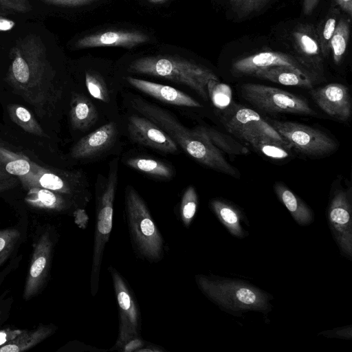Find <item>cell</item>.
Here are the masks:
<instances>
[{"label":"cell","mask_w":352,"mask_h":352,"mask_svg":"<svg viewBox=\"0 0 352 352\" xmlns=\"http://www.w3.org/2000/svg\"><path fill=\"white\" fill-rule=\"evenodd\" d=\"M137 111L164 131L188 155L214 170L238 178L237 168L230 164L222 152L197 127L190 129L169 111L139 98L131 100Z\"/></svg>","instance_id":"obj_1"},{"label":"cell","mask_w":352,"mask_h":352,"mask_svg":"<svg viewBox=\"0 0 352 352\" xmlns=\"http://www.w3.org/2000/svg\"><path fill=\"white\" fill-rule=\"evenodd\" d=\"M9 56V83L32 104L45 100L47 63L46 47L41 37L30 34L18 40L10 49Z\"/></svg>","instance_id":"obj_2"},{"label":"cell","mask_w":352,"mask_h":352,"mask_svg":"<svg viewBox=\"0 0 352 352\" xmlns=\"http://www.w3.org/2000/svg\"><path fill=\"white\" fill-rule=\"evenodd\" d=\"M195 283L201 292L221 310L241 317L249 311L267 315L272 309L273 296L258 287L236 278L197 274Z\"/></svg>","instance_id":"obj_3"},{"label":"cell","mask_w":352,"mask_h":352,"mask_svg":"<svg viewBox=\"0 0 352 352\" xmlns=\"http://www.w3.org/2000/svg\"><path fill=\"white\" fill-rule=\"evenodd\" d=\"M125 217L130 239L136 254L149 263H157L164 256V240L148 208L131 186L124 192Z\"/></svg>","instance_id":"obj_4"},{"label":"cell","mask_w":352,"mask_h":352,"mask_svg":"<svg viewBox=\"0 0 352 352\" xmlns=\"http://www.w3.org/2000/svg\"><path fill=\"white\" fill-rule=\"evenodd\" d=\"M128 71L164 78L185 85L205 100L209 99V81L219 80L217 76L208 69L186 59L170 56H153L138 58L129 65Z\"/></svg>","instance_id":"obj_5"},{"label":"cell","mask_w":352,"mask_h":352,"mask_svg":"<svg viewBox=\"0 0 352 352\" xmlns=\"http://www.w3.org/2000/svg\"><path fill=\"white\" fill-rule=\"evenodd\" d=\"M118 170V159H115L111 162L107 182L96 192L95 232L90 272V291L93 297L98 291L103 254L113 227Z\"/></svg>","instance_id":"obj_6"},{"label":"cell","mask_w":352,"mask_h":352,"mask_svg":"<svg viewBox=\"0 0 352 352\" xmlns=\"http://www.w3.org/2000/svg\"><path fill=\"white\" fill-rule=\"evenodd\" d=\"M240 93L250 104L269 113L316 115L305 99L279 88L244 83L240 86Z\"/></svg>","instance_id":"obj_7"},{"label":"cell","mask_w":352,"mask_h":352,"mask_svg":"<svg viewBox=\"0 0 352 352\" xmlns=\"http://www.w3.org/2000/svg\"><path fill=\"white\" fill-rule=\"evenodd\" d=\"M270 124L289 143L301 153L320 157L337 150L336 141L326 133L298 122L272 120Z\"/></svg>","instance_id":"obj_8"},{"label":"cell","mask_w":352,"mask_h":352,"mask_svg":"<svg viewBox=\"0 0 352 352\" xmlns=\"http://www.w3.org/2000/svg\"><path fill=\"white\" fill-rule=\"evenodd\" d=\"M351 191L336 188L329 199L327 210L329 228L340 254L352 260V219Z\"/></svg>","instance_id":"obj_9"},{"label":"cell","mask_w":352,"mask_h":352,"mask_svg":"<svg viewBox=\"0 0 352 352\" xmlns=\"http://www.w3.org/2000/svg\"><path fill=\"white\" fill-rule=\"evenodd\" d=\"M118 306V334L116 343L141 336V313L135 294L122 275L113 266L109 267Z\"/></svg>","instance_id":"obj_10"},{"label":"cell","mask_w":352,"mask_h":352,"mask_svg":"<svg viewBox=\"0 0 352 352\" xmlns=\"http://www.w3.org/2000/svg\"><path fill=\"white\" fill-rule=\"evenodd\" d=\"M226 130L239 139L248 142L257 137H267L289 144L256 111L243 106H235L223 118Z\"/></svg>","instance_id":"obj_11"},{"label":"cell","mask_w":352,"mask_h":352,"mask_svg":"<svg viewBox=\"0 0 352 352\" xmlns=\"http://www.w3.org/2000/svg\"><path fill=\"white\" fill-rule=\"evenodd\" d=\"M54 236L51 230H47L34 243L23 295L25 300L37 295L47 281L55 244Z\"/></svg>","instance_id":"obj_12"},{"label":"cell","mask_w":352,"mask_h":352,"mask_svg":"<svg viewBox=\"0 0 352 352\" xmlns=\"http://www.w3.org/2000/svg\"><path fill=\"white\" fill-rule=\"evenodd\" d=\"M294 56L311 73L320 77L324 72V56L321 52L316 27L311 23H300L292 33Z\"/></svg>","instance_id":"obj_13"},{"label":"cell","mask_w":352,"mask_h":352,"mask_svg":"<svg viewBox=\"0 0 352 352\" xmlns=\"http://www.w3.org/2000/svg\"><path fill=\"white\" fill-rule=\"evenodd\" d=\"M275 66H285L296 69L319 80V77L305 67L294 56L277 52H261L239 58L232 64L231 72L234 76H252L261 69Z\"/></svg>","instance_id":"obj_14"},{"label":"cell","mask_w":352,"mask_h":352,"mask_svg":"<svg viewBox=\"0 0 352 352\" xmlns=\"http://www.w3.org/2000/svg\"><path fill=\"white\" fill-rule=\"evenodd\" d=\"M310 94L316 104L327 115L340 121H347L352 112L351 99L347 87L329 83L312 89Z\"/></svg>","instance_id":"obj_15"},{"label":"cell","mask_w":352,"mask_h":352,"mask_svg":"<svg viewBox=\"0 0 352 352\" xmlns=\"http://www.w3.org/2000/svg\"><path fill=\"white\" fill-rule=\"evenodd\" d=\"M127 126L131 138L135 142L164 153H175L178 151L174 140L146 117L129 116Z\"/></svg>","instance_id":"obj_16"},{"label":"cell","mask_w":352,"mask_h":352,"mask_svg":"<svg viewBox=\"0 0 352 352\" xmlns=\"http://www.w3.org/2000/svg\"><path fill=\"white\" fill-rule=\"evenodd\" d=\"M117 129L114 122L107 123L82 138L73 147L72 156L87 159L100 154L116 141Z\"/></svg>","instance_id":"obj_17"},{"label":"cell","mask_w":352,"mask_h":352,"mask_svg":"<svg viewBox=\"0 0 352 352\" xmlns=\"http://www.w3.org/2000/svg\"><path fill=\"white\" fill-rule=\"evenodd\" d=\"M148 36L137 31L108 30L78 39L75 43L77 48L105 46H120L132 48L146 43Z\"/></svg>","instance_id":"obj_18"},{"label":"cell","mask_w":352,"mask_h":352,"mask_svg":"<svg viewBox=\"0 0 352 352\" xmlns=\"http://www.w3.org/2000/svg\"><path fill=\"white\" fill-rule=\"evenodd\" d=\"M126 80L135 89L162 102L181 107H201L198 101L175 87L131 76H127Z\"/></svg>","instance_id":"obj_19"},{"label":"cell","mask_w":352,"mask_h":352,"mask_svg":"<svg viewBox=\"0 0 352 352\" xmlns=\"http://www.w3.org/2000/svg\"><path fill=\"white\" fill-rule=\"evenodd\" d=\"M252 76L283 85L307 89H311L315 82L319 80L296 69L285 66L261 69L256 71Z\"/></svg>","instance_id":"obj_20"},{"label":"cell","mask_w":352,"mask_h":352,"mask_svg":"<svg viewBox=\"0 0 352 352\" xmlns=\"http://www.w3.org/2000/svg\"><path fill=\"white\" fill-rule=\"evenodd\" d=\"M210 206L219 221L234 237L243 239L248 235L243 228V222L247 219L235 206L221 199L210 201Z\"/></svg>","instance_id":"obj_21"},{"label":"cell","mask_w":352,"mask_h":352,"mask_svg":"<svg viewBox=\"0 0 352 352\" xmlns=\"http://www.w3.org/2000/svg\"><path fill=\"white\" fill-rule=\"evenodd\" d=\"M274 190L279 201L299 226H307L314 222V213L311 208L284 184L275 183Z\"/></svg>","instance_id":"obj_22"},{"label":"cell","mask_w":352,"mask_h":352,"mask_svg":"<svg viewBox=\"0 0 352 352\" xmlns=\"http://www.w3.org/2000/svg\"><path fill=\"white\" fill-rule=\"evenodd\" d=\"M56 329L52 324H41L32 330L22 329L21 333L14 339L0 346V352L25 351L50 336Z\"/></svg>","instance_id":"obj_23"},{"label":"cell","mask_w":352,"mask_h":352,"mask_svg":"<svg viewBox=\"0 0 352 352\" xmlns=\"http://www.w3.org/2000/svg\"><path fill=\"white\" fill-rule=\"evenodd\" d=\"M70 119L75 129L85 131L98 119V113L92 102L82 94H75L72 100Z\"/></svg>","instance_id":"obj_24"},{"label":"cell","mask_w":352,"mask_h":352,"mask_svg":"<svg viewBox=\"0 0 352 352\" xmlns=\"http://www.w3.org/2000/svg\"><path fill=\"white\" fill-rule=\"evenodd\" d=\"M32 206L58 212L75 210L83 208L78 202L69 198H65L47 189H38L31 192L27 199Z\"/></svg>","instance_id":"obj_25"},{"label":"cell","mask_w":352,"mask_h":352,"mask_svg":"<svg viewBox=\"0 0 352 352\" xmlns=\"http://www.w3.org/2000/svg\"><path fill=\"white\" fill-rule=\"evenodd\" d=\"M248 143L259 153L273 160H281L292 155V146L289 144L272 138L257 137Z\"/></svg>","instance_id":"obj_26"},{"label":"cell","mask_w":352,"mask_h":352,"mask_svg":"<svg viewBox=\"0 0 352 352\" xmlns=\"http://www.w3.org/2000/svg\"><path fill=\"white\" fill-rule=\"evenodd\" d=\"M197 128L202 131L221 151L232 155L249 153L248 148L231 138V136L224 134L216 129L204 126H198Z\"/></svg>","instance_id":"obj_27"},{"label":"cell","mask_w":352,"mask_h":352,"mask_svg":"<svg viewBox=\"0 0 352 352\" xmlns=\"http://www.w3.org/2000/svg\"><path fill=\"white\" fill-rule=\"evenodd\" d=\"M126 164L140 172L160 179H170L174 175L173 168L163 162L147 157H131Z\"/></svg>","instance_id":"obj_28"},{"label":"cell","mask_w":352,"mask_h":352,"mask_svg":"<svg viewBox=\"0 0 352 352\" xmlns=\"http://www.w3.org/2000/svg\"><path fill=\"white\" fill-rule=\"evenodd\" d=\"M340 18V12L338 8L331 6L324 18L316 27L322 54L324 58L329 54L330 41Z\"/></svg>","instance_id":"obj_29"},{"label":"cell","mask_w":352,"mask_h":352,"mask_svg":"<svg viewBox=\"0 0 352 352\" xmlns=\"http://www.w3.org/2000/svg\"><path fill=\"white\" fill-rule=\"evenodd\" d=\"M350 19H339L330 41L333 61L339 64L346 52L350 33Z\"/></svg>","instance_id":"obj_30"},{"label":"cell","mask_w":352,"mask_h":352,"mask_svg":"<svg viewBox=\"0 0 352 352\" xmlns=\"http://www.w3.org/2000/svg\"><path fill=\"white\" fill-rule=\"evenodd\" d=\"M23 238L20 228H8L0 230V267L16 254Z\"/></svg>","instance_id":"obj_31"},{"label":"cell","mask_w":352,"mask_h":352,"mask_svg":"<svg viewBox=\"0 0 352 352\" xmlns=\"http://www.w3.org/2000/svg\"><path fill=\"white\" fill-rule=\"evenodd\" d=\"M198 207V196L195 188L189 186L184 191L180 204V218L183 225L189 228Z\"/></svg>","instance_id":"obj_32"},{"label":"cell","mask_w":352,"mask_h":352,"mask_svg":"<svg viewBox=\"0 0 352 352\" xmlns=\"http://www.w3.org/2000/svg\"><path fill=\"white\" fill-rule=\"evenodd\" d=\"M85 84L91 96L104 102L110 100L109 90L102 77L98 73L89 71L85 74Z\"/></svg>","instance_id":"obj_33"},{"label":"cell","mask_w":352,"mask_h":352,"mask_svg":"<svg viewBox=\"0 0 352 352\" xmlns=\"http://www.w3.org/2000/svg\"><path fill=\"white\" fill-rule=\"evenodd\" d=\"M208 91L209 97H211L215 106L219 108H224L231 102L232 94L230 87L220 83L219 80H210L208 84Z\"/></svg>","instance_id":"obj_34"},{"label":"cell","mask_w":352,"mask_h":352,"mask_svg":"<svg viewBox=\"0 0 352 352\" xmlns=\"http://www.w3.org/2000/svg\"><path fill=\"white\" fill-rule=\"evenodd\" d=\"M270 0H229L232 10L244 17L262 9Z\"/></svg>","instance_id":"obj_35"},{"label":"cell","mask_w":352,"mask_h":352,"mask_svg":"<svg viewBox=\"0 0 352 352\" xmlns=\"http://www.w3.org/2000/svg\"><path fill=\"white\" fill-rule=\"evenodd\" d=\"M14 116L12 117L16 118L14 121L22 128L37 135L42 133L41 127L35 120L33 119L29 111L25 108L21 106H16L14 109Z\"/></svg>","instance_id":"obj_36"},{"label":"cell","mask_w":352,"mask_h":352,"mask_svg":"<svg viewBox=\"0 0 352 352\" xmlns=\"http://www.w3.org/2000/svg\"><path fill=\"white\" fill-rule=\"evenodd\" d=\"M32 9L28 0H0V16L26 13Z\"/></svg>","instance_id":"obj_37"},{"label":"cell","mask_w":352,"mask_h":352,"mask_svg":"<svg viewBox=\"0 0 352 352\" xmlns=\"http://www.w3.org/2000/svg\"><path fill=\"white\" fill-rule=\"evenodd\" d=\"M14 268L12 265H10L0 274V287L6 276ZM12 303V300L11 296H8L6 292L0 293V327L3 325L4 322L6 321L9 316Z\"/></svg>","instance_id":"obj_38"},{"label":"cell","mask_w":352,"mask_h":352,"mask_svg":"<svg viewBox=\"0 0 352 352\" xmlns=\"http://www.w3.org/2000/svg\"><path fill=\"white\" fill-rule=\"evenodd\" d=\"M147 342L144 340L142 336H131L124 341L115 343L109 351H118L122 352H138Z\"/></svg>","instance_id":"obj_39"},{"label":"cell","mask_w":352,"mask_h":352,"mask_svg":"<svg viewBox=\"0 0 352 352\" xmlns=\"http://www.w3.org/2000/svg\"><path fill=\"white\" fill-rule=\"evenodd\" d=\"M30 168V164L25 160H16L10 162L6 166L8 173L15 175L27 174Z\"/></svg>","instance_id":"obj_40"},{"label":"cell","mask_w":352,"mask_h":352,"mask_svg":"<svg viewBox=\"0 0 352 352\" xmlns=\"http://www.w3.org/2000/svg\"><path fill=\"white\" fill-rule=\"evenodd\" d=\"M42 1L58 6L76 7L91 3L96 0H41Z\"/></svg>","instance_id":"obj_41"},{"label":"cell","mask_w":352,"mask_h":352,"mask_svg":"<svg viewBox=\"0 0 352 352\" xmlns=\"http://www.w3.org/2000/svg\"><path fill=\"white\" fill-rule=\"evenodd\" d=\"M22 331V329L7 328L0 330V346L14 339Z\"/></svg>","instance_id":"obj_42"},{"label":"cell","mask_w":352,"mask_h":352,"mask_svg":"<svg viewBox=\"0 0 352 352\" xmlns=\"http://www.w3.org/2000/svg\"><path fill=\"white\" fill-rule=\"evenodd\" d=\"M76 223L81 228L85 229L87 227L89 217L84 208H79L74 213Z\"/></svg>","instance_id":"obj_43"},{"label":"cell","mask_w":352,"mask_h":352,"mask_svg":"<svg viewBox=\"0 0 352 352\" xmlns=\"http://www.w3.org/2000/svg\"><path fill=\"white\" fill-rule=\"evenodd\" d=\"M320 0H303L302 11L306 15L311 14L317 7Z\"/></svg>","instance_id":"obj_44"},{"label":"cell","mask_w":352,"mask_h":352,"mask_svg":"<svg viewBox=\"0 0 352 352\" xmlns=\"http://www.w3.org/2000/svg\"><path fill=\"white\" fill-rule=\"evenodd\" d=\"M337 6L346 12L349 17L352 16V0H333Z\"/></svg>","instance_id":"obj_45"},{"label":"cell","mask_w":352,"mask_h":352,"mask_svg":"<svg viewBox=\"0 0 352 352\" xmlns=\"http://www.w3.org/2000/svg\"><path fill=\"white\" fill-rule=\"evenodd\" d=\"M165 351V349L160 346H157L152 343L146 342V344L139 349L138 352H162Z\"/></svg>","instance_id":"obj_46"},{"label":"cell","mask_w":352,"mask_h":352,"mask_svg":"<svg viewBox=\"0 0 352 352\" xmlns=\"http://www.w3.org/2000/svg\"><path fill=\"white\" fill-rule=\"evenodd\" d=\"M12 21L8 20H0V30H7L12 27L11 23Z\"/></svg>","instance_id":"obj_47"},{"label":"cell","mask_w":352,"mask_h":352,"mask_svg":"<svg viewBox=\"0 0 352 352\" xmlns=\"http://www.w3.org/2000/svg\"><path fill=\"white\" fill-rule=\"evenodd\" d=\"M148 1L153 3H162L166 1L167 0H148Z\"/></svg>","instance_id":"obj_48"}]
</instances>
